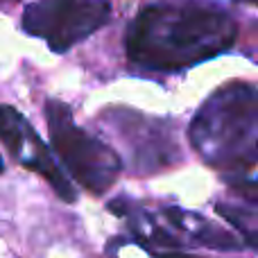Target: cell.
<instances>
[{"instance_id": "1", "label": "cell", "mask_w": 258, "mask_h": 258, "mask_svg": "<svg viewBox=\"0 0 258 258\" xmlns=\"http://www.w3.org/2000/svg\"><path fill=\"white\" fill-rule=\"evenodd\" d=\"M238 39L229 9L211 0H161L136 14L125 36L132 66L150 73H181L224 54Z\"/></svg>"}, {"instance_id": "2", "label": "cell", "mask_w": 258, "mask_h": 258, "mask_svg": "<svg viewBox=\"0 0 258 258\" xmlns=\"http://www.w3.org/2000/svg\"><path fill=\"white\" fill-rule=\"evenodd\" d=\"M192 150L213 168L254 174L258 141V93L249 82L218 89L192 116L188 127Z\"/></svg>"}, {"instance_id": "3", "label": "cell", "mask_w": 258, "mask_h": 258, "mask_svg": "<svg viewBox=\"0 0 258 258\" xmlns=\"http://www.w3.org/2000/svg\"><path fill=\"white\" fill-rule=\"evenodd\" d=\"M50 145L66 172L91 195H104L122 172V159L109 143L80 127L61 100L45 102ZM61 168V170H63Z\"/></svg>"}, {"instance_id": "4", "label": "cell", "mask_w": 258, "mask_h": 258, "mask_svg": "<svg viewBox=\"0 0 258 258\" xmlns=\"http://www.w3.org/2000/svg\"><path fill=\"white\" fill-rule=\"evenodd\" d=\"M111 16L109 0H34L23 9L21 27L43 39L52 52L63 54L102 30Z\"/></svg>"}, {"instance_id": "5", "label": "cell", "mask_w": 258, "mask_h": 258, "mask_svg": "<svg viewBox=\"0 0 258 258\" xmlns=\"http://www.w3.org/2000/svg\"><path fill=\"white\" fill-rule=\"evenodd\" d=\"M129 152V170L138 174H152L172 168L181 161V150L174 141L172 125L165 120L147 118L127 107H113L104 111V122Z\"/></svg>"}, {"instance_id": "6", "label": "cell", "mask_w": 258, "mask_h": 258, "mask_svg": "<svg viewBox=\"0 0 258 258\" xmlns=\"http://www.w3.org/2000/svg\"><path fill=\"white\" fill-rule=\"evenodd\" d=\"M0 143L7 147L9 154L23 168L43 177L50 183V188L57 192L59 200L68 202V204L77 200L75 186L57 165L50 147L41 141L32 122L21 111H16L12 104H0Z\"/></svg>"}, {"instance_id": "7", "label": "cell", "mask_w": 258, "mask_h": 258, "mask_svg": "<svg viewBox=\"0 0 258 258\" xmlns=\"http://www.w3.org/2000/svg\"><path fill=\"white\" fill-rule=\"evenodd\" d=\"M159 218L168 224L170 231L181 242H190V245H200L215 251H240L245 247L238 236L213 224L209 218L195 213V211H186L179 206H163L159 211Z\"/></svg>"}, {"instance_id": "8", "label": "cell", "mask_w": 258, "mask_h": 258, "mask_svg": "<svg viewBox=\"0 0 258 258\" xmlns=\"http://www.w3.org/2000/svg\"><path fill=\"white\" fill-rule=\"evenodd\" d=\"M215 211H218L233 229L240 231L242 245L254 249L256 247V211H254V206L245 209V206H238V204L220 202V204H215Z\"/></svg>"}, {"instance_id": "9", "label": "cell", "mask_w": 258, "mask_h": 258, "mask_svg": "<svg viewBox=\"0 0 258 258\" xmlns=\"http://www.w3.org/2000/svg\"><path fill=\"white\" fill-rule=\"evenodd\" d=\"M145 251L150 254V258H202L195 254H186V251H179V249H163V251H156V249H147Z\"/></svg>"}, {"instance_id": "10", "label": "cell", "mask_w": 258, "mask_h": 258, "mask_svg": "<svg viewBox=\"0 0 258 258\" xmlns=\"http://www.w3.org/2000/svg\"><path fill=\"white\" fill-rule=\"evenodd\" d=\"M5 172V163H3V156H0V174Z\"/></svg>"}, {"instance_id": "11", "label": "cell", "mask_w": 258, "mask_h": 258, "mask_svg": "<svg viewBox=\"0 0 258 258\" xmlns=\"http://www.w3.org/2000/svg\"><path fill=\"white\" fill-rule=\"evenodd\" d=\"M0 3H5V0H0Z\"/></svg>"}]
</instances>
